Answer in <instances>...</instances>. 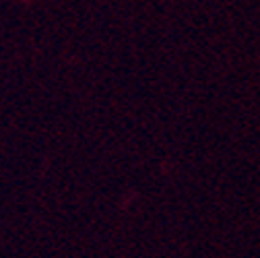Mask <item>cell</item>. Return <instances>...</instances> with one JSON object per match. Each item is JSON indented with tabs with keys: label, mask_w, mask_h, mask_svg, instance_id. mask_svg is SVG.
Masks as SVG:
<instances>
[]
</instances>
